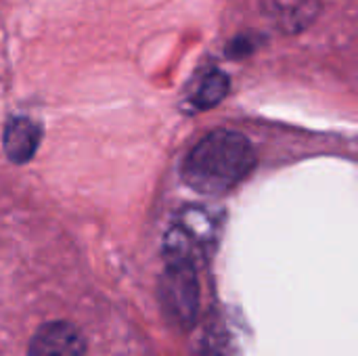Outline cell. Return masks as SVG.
<instances>
[{"label": "cell", "mask_w": 358, "mask_h": 356, "mask_svg": "<svg viewBox=\"0 0 358 356\" xmlns=\"http://www.w3.org/2000/svg\"><path fill=\"white\" fill-rule=\"evenodd\" d=\"M159 298L166 315L180 327H191L199 308V287L195 269L187 264L168 262L166 275L159 285Z\"/></svg>", "instance_id": "obj_2"}, {"label": "cell", "mask_w": 358, "mask_h": 356, "mask_svg": "<svg viewBox=\"0 0 358 356\" xmlns=\"http://www.w3.org/2000/svg\"><path fill=\"white\" fill-rule=\"evenodd\" d=\"M42 128L29 118H13L4 128V153L13 164H25L38 151Z\"/></svg>", "instance_id": "obj_4"}, {"label": "cell", "mask_w": 358, "mask_h": 356, "mask_svg": "<svg viewBox=\"0 0 358 356\" xmlns=\"http://www.w3.org/2000/svg\"><path fill=\"white\" fill-rule=\"evenodd\" d=\"M227 90H229V78H227V73H222L220 69H212V71H208L199 80L197 88L193 90L191 105H193V109L214 107L216 103L222 101V97L227 94Z\"/></svg>", "instance_id": "obj_6"}, {"label": "cell", "mask_w": 358, "mask_h": 356, "mask_svg": "<svg viewBox=\"0 0 358 356\" xmlns=\"http://www.w3.org/2000/svg\"><path fill=\"white\" fill-rule=\"evenodd\" d=\"M27 356H86V340L76 325L50 321L34 334Z\"/></svg>", "instance_id": "obj_3"}, {"label": "cell", "mask_w": 358, "mask_h": 356, "mask_svg": "<svg viewBox=\"0 0 358 356\" xmlns=\"http://www.w3.org/2000/svg\"><path fill=\"white\" fill-rule=\"evenodd\" d=\"M256 166L252 143L233 130H214L187 155L185 183L203 195H222L239 185Z\"/></svg>", "instance_id": "obj_1"}, {"label": "cell", "mask_w": 358, "mask_h": 356, "mask_svg": "<svg viewBox=\"0 0 358 356\" xmlns=\"http://www.w3.org/2000/svg\"><path fill=\"white\" fill-rule=\"evenodd\" d=\"M268 4L277 21L292 31L304 27L319 8L317 0H273Z\"/></svg>", "instance_id": "obj_5"}]
</instances>
